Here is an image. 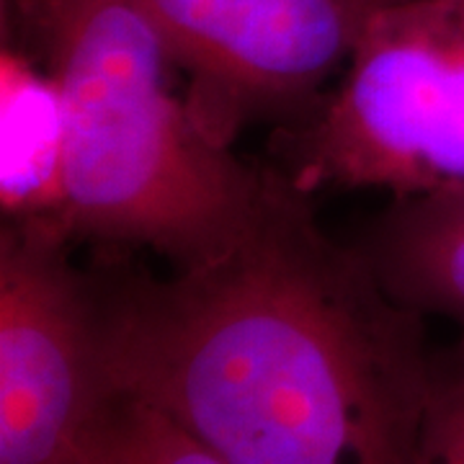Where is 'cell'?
<instances>
[{
	"label": "cell",
	"instance_id": "cell-2",
	"mask_svg": "<svg viewBox=\"0 0 464 464\" xmlns=\"http://www.w3.org/2000/svg\"><path fill=\"white\" fill-rule=\"evenodd\" d=\"M5 14L63 91L67 240L140 246L183 268L246 230L268 170L207 134L134 0H5Z\"/></svg>",
	"mask_w": 464,
	"mask_h": 464
},
{
	"label": "cell",
	"instance_id": "cell-4",
	"mask_svg": "<svg viewBox=\"0 0 464 464\" xmlns=\"http://www.w3.org/2000/svg\"><path fill=\"white\" fill-rule=\"evenodd\" d=\"M65 248L14 225L0 235V464H93L121 402L91 274Z\"/></svg>",
	"mask_w": 464,
	"mask_h": 464
},
{
	"label": "cell",
	"instance_id": "cell-9",
	"mask_svg": "<svg viewBox=\"0 0 464 464\" xmlns=\"http://www.w3.org/2000/svg\"><path fill=\"white\" fill-rule=\"evenodd\" d=\"M411 464H464V333L433 353L431 387Z\"/></svg>",
	"mask_w": 464,
	"mask_h": 464
},
{
	"label": "cell",
	"instance_id": "cell-7",
	"mask_svg": "<svg viewBox=\"0 0 464 464\" xmlns=\"http://www.w3.org/2000/svg\"><path fill=\"white\" fill-rule=\"evenodd\" d=\"M359 250L405 307L464 328V191L395 199Z\"/></svg>",
	"mask_w": 464,
	"mask_h": 464
},
{
	"label": "cell",
	"instance_id": "cell-8",
	"mask_svg": "<svg viewBox=\"0 0 464 464\" xmlns=\"http://www.w3.org/2000/svg\"><path fill=\"white\" fill-rule=\"evenodd\" d=\"M93 464H222L197 439L145 402H119L111 431Z\"/></svg>",
	"mask_w": 464,
	"mask_h": 464
},
{
	"label": "cell",
	"instance_id": "cell-6",
	"mask_svg": "<svg viewBox=\"0 0 464 464\" xmlns=\"http://www.w3.org/2000/svg\"><path fill=\"white\" fill-rule=\"evenodd\" d=\"M65 103L39 57L0 52V204L5 225L67 240Z\"/></svg>",
	"mask_w": 464,
	"mask_h": 464
},
{
	"label": "cell",
	"instance_id": "cell-3",
	"mask_svg": "<svg viewBox=\"0 0 464 464\" xmlns=\"http://www.w3.org/2000/svg\"><path fill=\"white\" fill-rule=\"evenodd\" d=\"M313 106L282 142V176L302 194L464 191V0L382 5Z\"/></svg>",
	"mask_w": 464,
	"mask_h": 464
},
{
	"label": "cell",
	"instance_id": "cell-1",
	"mask_svg": "<svg viewBox=\"0 0 464 464\" xmlns=\"http://www.w3.org/2000/svg\"><path fill=\"white\" fill-rule=\"evenodd\" d=\"M103 362L222 464H411L431 387L423 315L268 170L246 230L152 276L91 271Z\"/></svg>",
	"mask_w": 464,
	"mask_h": 464
},
{
	"label": "cell",
	"instance_id": "cell-5",
	"mask_svg": "<svg viewBox=\"0 0 464 464\" xmlns=\"http://www.w3.org/2000/svg\"><path fill=\"white\" fill-rule=\"evenodd\" d=\"M188 83L219 145L248 121L299 114L346 67L369 18L392 0H134Z\"/></svg>",
	"mask_w": 464,
	"mask_h": 464
}]
</instances>
